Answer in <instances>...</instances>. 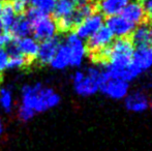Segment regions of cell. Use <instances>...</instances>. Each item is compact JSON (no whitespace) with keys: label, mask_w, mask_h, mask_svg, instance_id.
Returning <instances> with one entry per match:
<instances>
[{"label":"cell","mask_w":152,"mask_h":151,"mask_svg":"<svg viewBox=\"0 0 152 151\" xmlns=\"http://www.w3.org/2000/svg\"><path fill=\"white\" fill-rule=\"evenodd\" d=\"M3 131H4V124H3V122H2L1 118H0V137L2 136Z\"/></svg>","instance_id":"cell-31"},{"label":"cell","mask_w":152,"mask_h":151,"mask_svg":"<svg viewBox=\"0 0 152 151\" xmlns=\"http://www.w3.org/2000/svg\"><path fill=\"white\" fill-rule=\"evenodd\" d=\"M100 69L91 66L86 71H76L72 75V81L74 90L80 96L89 97L99 91Z\"/></svg>","instance_id":"cell-3"},{"label":"cell","mask_w":152,"mask_h":151,"mask_svg":"<svg viewBox=\"0 0 152 151\" xmlns=\"http://www.w3.org/2000/svg\"><path fill=\"white\" fill-rule=\"evenodd\" d=\"M132 0H100L99 10L102 16L113 17L118 16Z\"/></svg>","instance_id":"cell-17"},{"label":"cell","mask_w":152,"mask_h":151,"mask_svg":"<svg viewBox=\"0 0 152 151\" xmlns=\"http://www.w3.org/2000/svg\"><path fill=\"white\" fill-rule=\"evenodd\" d=\"M149 108H150V109H151V111H152V101L150 103V107H149Z\"/></svg>","instance_id":"cell-35"},{"label":"cell","mask_w":152,"mask_h":151,"mask_svg":"<svg viewBox=\"0 0 152 151\" xmlns=\"http://www.w3.org/2000/svg\"><path fill=\"white\" fill-rule=\"evenodd\" d=\"M104 19L100 12H93L90 16L82 21L76 27V34L81 39H88L90 38L98 29L104 26Z\"/></svg>","instance_id":"cell-9"},{"label":"cell","mask_w":152,"mask_h":151,"mask_svg":"<svg viewBox=\"0 0 152 151\" xmlns=\"http://www.w3.org/2000/svg\"><path fill=\"white\" fill-rule=\"evenodd\" d=\"M120 16L134 26L142 24L146 17L143 4L138 1H130L121 12Z\"/></svg>","instance_id":"cell-15"},{"label":"cell","mask_w":152,"mask_h":151,"mask_svg":"<svg viewBox=\"0 0 152 151\" xmlns=\"http://www.w3.org/2000/svg\"><path fill=\"white\" fill-rule=\"evenodd\" d=\"M56 3V0H30V4L32 7L49 15L52 12L53 8Z\"/></svg>","instance_id":"cell-24"},{"label":"cell","mask_w":152,"mask_h":151,"mask_svg":"<svg viewBox=\"0 0 152 151\" xmlns=\"http://www.w3.org/2000/svg\"><path fill=\"white\" fill-rule=\"evenodd\" d=\"M104 26L111 31V33L114 36L118 38H126L129 35H132V31L137 27L128 22L127 20H125L120 15L109 17L107 19Z\"/></svg>","instance_id":"cell-10"},{"label":"cell","mask_w":152,"mask_h":151,"mask_svg":"<svg viewBox=\"0 0 152 151\" xmlns=\"http://www.w3.org/2000/svg\"><path fill=\"white\" fill-rule=\"evenodd\" d=\"M124 106L127 111L132 113H143L150 107V99L144 91L134 90L126 95Z\"/></svg>","instance_id":"cell-11"},{"label":"cell","mask_w":152,"mask_h":151,"mask_svg":"<svg viewBox=\"0 0 152 151\" xmlns=\"http://www.w3.org/2000/svg\"><path fill=\"white\" fill-rule=\"evenodd\" d=\"M64 44L68 47L70 53V66L80 67L87 56V46L76 33H69Z\"/></svg>","instance_id":"cell-6"},{"label":"cell","mask_w":152,"mask_h":151,"mask_svg":"<svg viewBox=\"0 0 152 151\" xmlns=\"http://www.w3.org/2000/svg\"><path fill=\"white\" fill-rule=\"evenodd\" d=\"M60 44V39L56 36L40 42L37 55H36V59H37L38 62L42 65L50 64Z\"/></svg>","instance_id":"cell-14"},{"label":"cell","mask_w":152,"mask_h":151,"mask_svg":"<svg viewBox=\"0 0 152 151\" xmlns=\"http://www.w3.org/2000/svg\"><path fill=\"white\" fill-rule=\"evenodd\" d=\"M134 46L128 38H118L102 53L108 62L102 65V69L111 77L120 78L124 71L132 63Z\"/></svg>","instance_id":"cell-2"},{"label":"cell","mask_w":152,"mask_h":151,"mask_svg":"<svg viewBox=\"0 0 152 151\" xmlns=\"http://www.w3.org/2000/svg\"><path fill=\"white\" fill-rule=\"evenodd\" d=\"M113 39H114V35L104 25L90 38L87 39L88 40V47L87 48L90 49L92 52L100 53L112 44Z\"/></svg>","instance_id":"cell-12"},{"label":"cell","mask_w":152,"mask_h":151,"mask_svg":"<svg viewBox=\"0 0 152 151\" xmlns=\"http://www.w3.org/2000/svg\"><path fill=\"white\" fill-rule=\"evenodd\" d=\"M17 19V14L10 2H4L0 12V28L8 32Z\"/></svg>","instance_id":"cell-20"},{"label":"cell","mask_w":152,"mask_h":151,"mask_svg":"<svg viewBox=\"0 0 152 151\" xmlns=\"http://www.w3.org/2000/svg\"><path fill=\"white\" fill-rule=\"evenodd\" d=\"M99 91L109 98L121 101L129 93V83L120 78L111 77L104 69H100Z\"/></svg>","instance_id":"cell-4"},{"label":"cell","mask_w":152,"mask_h":151,"mask_svg":"<svg viewBox=\"0 0 152 151\" xmlns=\"http://www.w3.org/2000/svg\"><path fill=\"white\" fill-rule=\"evenodd\" d=\"M28 63H29V59H27L26 57L19 54V53H15V54L8 55L7 69H23V67L27 66Z\"/></svg>","instance_id":"cell-23"},{"label":"cell","mask_w":152,"mask_h":151,"mask_svg":"<svg viewBox=\"0 0 152 151\" xmlns=\"http://www.w3.org/2000/svg\"><path fill=\"white\" fill-rule=\"evenodd\" d=\"M14 106V96H12V90L8 88H1L0 89V107L2 110L10 113Z\"/></svg>","instance_id":"cell-22"},{"label":"cell","mask_w":152,"mask_h":151,"mask_svg":"<svg viewBox=\"0 0 152 151\" xmlns=\"http://www.w3.org/2000/svg\"><path fill=\"white\" fill-rule=\"evenodd\" d=\"M149 46L152 47V31H151V35H150V40H149Z\"/></svg>","instance_id":"cell-33"},{"label":"cell","mask_w":152,"mask_h":151,"mask_svg":"<svg viewBox=\"0 0 152 151\" xmlns=\"http://www.w3.org/2000/svg\"><path fill=\"white\" fill-rule=\"evenodd\" d=\"M34 116H35V113L33 111H31L28 108L20 106V108L18 110V117L22 122H28Z\"/></svg>","instance_id":"cell-26"},{"label":"cell","mask_w":152,"mask_h":151,"mask_svg":"<svg viewBox=\"0 0 152 151\" xmlns=\"http://www.w3.org/2000/svg\"><path fill=\"white\" fill-rule=\"evenodd\" d=\"M7 61H8V55L6 51L3 48H0V77L2 73L7 69Z\"/></svg>","instance_id":"cell-27"},{"label":"cell","mask_w":152,"mask_h":151,"mask_svg":"<svg viewBox=\"0 0 152 151\" xmlns=\"http://www.w3.org/2000/svg\"><path fill=\"white\" fill-rule=\"evenodd\" d=\"M143 7H144L145 16L148 19L152 20V0H146V1H144Z\"/></svg>","instance_id":"cell-29"},{"label":"cell","mask_w":152,"mask_h":151,"mask_svg":"<svg viewBox=\"0 0 152 151\" xmlns=\"http://www.w3.org/2000/svg\"><path fill=\"white\" fill-rule=\"evenodd\" d=\"M93 5L89 2L81 6H78L68 17L57 21L58 29H60L61 31H68L72 28H76L84 19H86L88 16L93 14Z\"/></svg>","instance_id":"cell-7"},{"label":"cell","mask_w":152,"mask_h":151,"mask_svg":"<svg viewBox=\"0 0 152 151\" xmlns=\"http://www.w3.org/2000/svg\"><path fill=\"white\" fill-rule=\"evenodd\" d=\"M50 65L56 71H63L70 66V53L69 49L65 44H61L53 57Z\"/></svg>","instance_id":"cell-18"},{"label":"cell","mask_w":152,"mask_h":151,"mask_svg":"<svg viewBox=\"0 0 152 151\" xmlns=\"http://www.w3.org/2000/svg\"><path fill=\"white\" fill-rule=\"evenodd\" d=\"M58 31L57 22L54 19L51 18L49 15H44L39 20H37L32 25V33L36 40L50 39L56 36V33Z\"/></svg>","instance_id":"cell-8"},{"label":"cell","mask_w":152,"mask_h":151,"mask_svg":"<svg viewBox=\"0 0 152 151\" xmlns=\"http://www.w3.org/2000/svg\"><path fill=\"white\" fill-rule=\"evenodd\" d=\"M78 6L72 0H56V3L52 12L57 21L68 17Z\"/></svg>","instance_id":"cell-21"},{"label":"cell","mask_w":152,"mask_h":151,"mask_svg":"<svg viewBox=\"0 0 152 151\" xmlns=\"http://www.w3.org/2000/svg\"><path fill=\"white\" fill-rule=\"evenodd\" d=\"M10 3L16 12V14H22L25 10H27L30 0H10Z\"/></svg>","instance_id":"cell-25"},{"label":"cell","mask_w":152,"mask_h":151,"mask_svg":"<svg viewBox=\"0 0 152 151\" xmlns=\"http://www.w3.org/2000/svg\"><path fill=\"white\" fill-rule=\"evenodd\" d=\"M21 92V106L28 108L35 114L54 109L61 101L58 92L50 87L42 86L40 83L24 85Z\"/></svg>","instance_id":"cell-1"},{"label":"cell","mask_w":152,"mask_h":151,"mask_svg":"<svg viewBox=\"0 0 152 151\" xmlns=\"http://www.w3.org/2000/svg\"><path fill=\"white\" fill-rule=\"evenodd\" d=\"M72 1L74 2L77 6H81V5H83V4L87 3L88 0H72Z\"/></svg>","instance_id":"cell-30"},{"label":"cell","mask_w":152,"mask_h":151,"mask_svg":"<svg viewBox=\"0 0 152 151\" xmlns=\"http://www.w3.org/2000/svg\"><path fill=\"white\" fill-rule=\"evenodd\" d=\"M132 64L141 74L152 69V47L144 46L134 48Z\"/></svg>","instance_id":"cell-13"},{"label":"cell","mask_w":152,"mask_h":151,"mask_svg":"<svg viewBox=\"0 0 152 151\" xmlns=\"http://www.w3.org/2000/svg\"><path fill=\"white\" fill-rule=\"evenodd\" d=\"M6 47H7V50L5 51L8 55L19 53L26 57L27 59L31 60L33 58H36L38 48H39V42L32 36L18 38V39L12 38V40L8 42Z\"/></svg>","instance_id":"cell-5"},{"label":"cell","mask_w":152,"mask_h":151,"mask_svg":"<svg viewBox=\"0 0 152 151\" xmlns=\"http://www.w3.org/2000/svg\"><path fill=\"white\" fill-rule=\"evenodd\" d=\"M10 40H12V36L10 35V33L2 30L0 28V48H3L4 46H7Z\"/></svg>","instance_id":"cell-28"},{"label":"cell","mask_w":152,"mask_h":151,"mask_svg":"<svg viewBox=\"0 0 152 151\" xmlns=\"http://www.w3.org/2000/svg\"><path fill=\"white\" fill-rule=\"evenodd\" d=\"M137 1L140 2V3H141V2H144V1H146V0H137Z\"/></svg>","instance_id":"cell-34"},{"label":"cell","mask_w":152,"mask_h":151,"mask_svg":"<svg viewBox=\"0 0 152 151\" xmlns=\"http://www.w3.org/2000/svg\"><path fill=\"white\" fill-rule=\"evenodd\" d=\"M152 27L148 24H140L132 31V44L136 47L149 46Z\"/></svg>","instance_id":"cell-19"},{"label":"cell","mask_w":152,"mask_h":151,"mask_svg":"<svg viewBox=\"0 0 152 151\" xmlns=\"http://www.w3.org/2000/svg\"><path fill=\"white\" fill-rule=\"evenodd\" d=\"M8 33L15 39L30 36L32 33V24L25 16H19L17 17Z\"/></svg>","instance_id":"cell-16"},{"label":"cell","mask_w":152,"mask_h":151,"mask_svg":"<svg viewBox=\"0 0 152 151\" xmlns=\"http://www.w3.org/2000/svg\"><path fill=\"white\" fill-rule=\"evenodd\" d=\"M3 0H0V12H1V8H2V6H3Z\"/></svg>","instance_id":"cell-32"}]
</instances>
